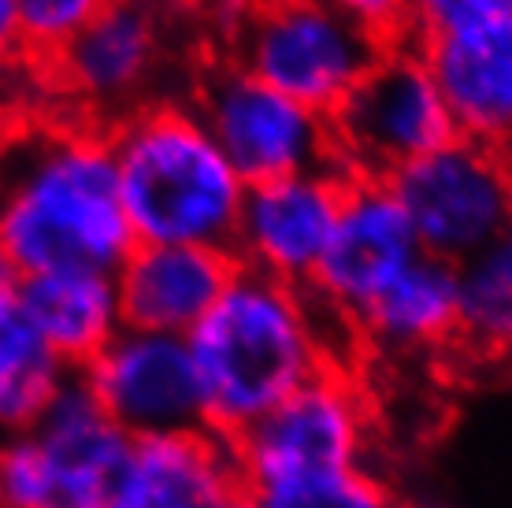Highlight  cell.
Listing matches in <instances>:
<instances>
[{"label": "cell", "mask_w": 512, "mask_h": 508, "mask_svg": "<svg viewBox=\"0 0 512 508\" xmlns=\"http://www.w3.org/2000/svg\"><path fill=\"white\" fill-rule=\"evenodd\" d=\"M108 145L134 242L231 249L245 182L193 104H141L112 123Z\"/></svg>", "instance_id": "obj_3"}, {"label": "cell", "mask_w": 512, "mask_h": 508, "mask_svg": "<svg viewBox=\"0 0 512 508\" xmlns=\"http://www.w3.org/2000/svg\"><path fill=\"white\" fill-rule=\"evenodd\" d=\"M446 101L457 138L512 153V15L472 23L416 41Z\"/></svg>", "instance_id": "obj_13"}, {"label": "cell", "mask_w": 512, "mask_h": 508, "mask_svg": "<svg viewBox=\"0 0 512 508\" xmlns=\"http://www.w3.org/2000/svg\"><path fill=\"white\" fill-rule=\"evenodd\" d=\"M227 508H275V505H268L264 497H256V494H249V490H242V494H234L231 501H227Z\"/></svg>", "instance_id": "obj_26"}, {"label": "cell", "mask_w": 512, "mask_h": 508, "mask_svg": "<svg viewBox=\"0 0 512 508\" xmlns=\"http://www.w3.org/2000/svg\"><path fill=\"white\" fill-rule=\"evenodd\" d=\"M420 238L383 178H349L331 245L305 290L327 316H357L420 256Z\"/></svg>", "instance_id": "obj_11"}, {"label": "cell", "mask_w": 512, "mask_h": 508, "mask_svg": "<svg viewBox=\"0 0 512 508\" xmlns=\"http://www.w3.org/2000/svg\"><path fill=\"white\" fill-rule=\"evenodd\" d=\"M327 316L305 286L238 267L208 316L193 327L208 431L238 438L312 382L334 356Z\"/></svg>", "instance_id": "obj_2"}, {"label": "cell", "mask_w": 512, "mask_h": 508, "mask_svg": "<svg viewBox=\"0 0 512 508\" xmlns=\"http://www.w3.org/2000/svg\"><path fill=\"white\" fill-rule=\"evenodd\" d=\"M19 30H23V56L49 64L67 41H75L108 0H15Z\"/></svg>", "instance_id": "obj_21"}, {"label": "cell", "mask_w": 512, "mask_h": 508, "mask_svg": "<svg viewBox=\"0 0 512 508\" xmlns=\"http://www.w3.org/2000/svg\"><path fill=\"white\" fill-rule=\"evenodd\" d=\"M461 338L483 356H512V227L457 264Z\"/></svg>", "instance_id": "obj_20"}, {"label": "cell", "mask_w": 512, "mask_h": 508, "mask_svg": "<svg viewBox=\"0 0 512 508\" xmlns=\"http://www.w3.org/2000/svg\"><path fill=\"white\" fill-rule=\"evenodd\" d=\"M353 331L390 356L431 353L457 342L461 334L457 264L420 253L360 312Z\"/></svg>", "instance_id": "obj_18"}, {"label": "cell", "mask_w": 512, "mask_h": 508, "mask_svg": "<svg viewBox=\"0 0 512 508\" xmlns=\"http://www.w3.org/2000/svg\"><path fill=\"white\" fill-rule=\"evenodd\" d=\"M420 508H449V505H420Z\"/></svg>", "instance_id": "obj_28"}, {"label": "cell", "mask_w": 512, "mask_h": 508, "mask_svg": "<svg viewBox=\"0 0 512 508\" xmlns=\"http://www.w3.org/2000/svg\"><path fill=\"white\" fill-rule=\"evenodd\" d=\"M420 249L464 264L512 227V153L453 138L390 178Z\"/></svg>", "instance_id": "obj_9"}, {"label": "cell", "mask_w": 512, "mask_h": 508, "mask_svg": "<svg viewBox=\"0 0 512 508\" xmlns=\"http://www.w3.org/2000/svg\"><path fill=\"white\" fill-rule=\"evenodd\" d=\"M4 149H8V141H4V130H0V160H4Z\"/></svg>", "instance_id": "obj_27"}, {"label": "cell", "mask_w": 512, "mask_h": 508, "mask_svg": "<svg viewBox=\"0 0 512 508\" xmlns=\"http://www.w3.org/2000/svg\"><path fill=\"white\" fill-rule=\"evenodd\" d=\"M479 15H512V0H472Z\"/></svg>", "instance_id": "obj_25"}, {"label": "cell", "mask_w": 512, "mask_h": 508, "mask_svg": "<svg viewBox=\"0 0 512 508\" xmlns=\"http://www.w3.org/2000/svg\"><path fill=\"white\" fill-rule=\"evenodd\" d=\"M78 375L134 442L208 427L201 371L182 334L123 327Z\"/></svg>", "instance_id": "obj_10"}, {"label": "cell", "mask_w": 512, "mask_h": 508, "mask_svg": "<svg viewBox=\"0 0 512 508\" xmlns=\"http://www.w3.org/2000/svg\"><path fill=\"white\" fill-rule=\"evenodd\" d=\"M193 108L245 186L338 167L327 115L297 104L231 60L205 67Z\"/></svg>", "instance_id": "obj_8"}, {"label": "cell", "mask_w": 512, "mask_h": 508, "mask_svg": "<svg viewBox=\"0 0 512 508\" xmlns=\"http://www.w3.org/2000/svg\"><path fill=\"white\" fill-rule=\"evenodd\" d=\"M349 23L372 34L379 45H409L412 38V0H327Z\"/></svg>", "instance_id": "obj_23"}, {"label": "cell", "mask_w": 512, "mask_h": 508, "mask_svg": "<svg viewBox=\"0 0 512 508\" xmlns=\"http://www.w3.org/2000/svg\"><path fill=\"white\" fill-rule=\"evenodd\" d=\"M116 156L101 127L34 130L0 160V256L26 275L112 271L134 249Z\"/></svg>", "instance_id": "obj_1"}, {"label": "cell", "mask_w": 512, "mask_h": 508, "mask_svg": "<svg viewBox=\"0 0 512 508\" xmlns=\"http://www.w3.org/2000/svg\"><path fill=\"white\" fill-rule=\"evenodd\" d=\"M160 52L164 23L156 0H108V8L41 67L71 101L101 112L138 101L160 67Z\"/></svg>", "instance_id": "obj_14"}, {"label": "cell", "mask_w": 512, "mask_h": 508, "mask_svg": "<svg viewBox=\"0 0 512 508\" xmlns=\"http://www.w3.org/2000/svg\"><path fill=\"white\" fill-rule=\"evenodd\" d=\"M275 508H405L397 501L394 486L368 464L346 475H331L323 483L301 486L294 494L268 501Z\"/></svg>", "instance_id": "obj_22"}, {"label": "cell", "mask_w": 512, "mask_h": 508, "mask_svg": "<svg viewBox=\"0 0 512 508\" xmlns=\"http://www.w3.org/2000/svg\"><path fill=\"white\" fill-rule=\"evenodd\" d=\"M227 60L312 112L331 115L383 45L327 0H212Z\"/></svg>", "instance_id": "obj_4"}, {"label": "cell", "mask_w": 512, "mask_h": 508, "mask_svg": "<svg viewBox=\"0 0 512 508\" xmlns=\"http://www.w3.org/2000/svg\"><path fill=\"white\" fill-rule=\"evenodd\" d=\"M334 160L349 178H390L457 138L416 45H386L331 115Z\"/></svg>", "instance_id": "obj_7"}, {"label": "cell", "mask_w": 512, "mask_h": 508, "mask_svg": "<svg viewBox=\"0 0 512 508\" xmlns=\"http://www.w3.org/2000/svg\"><path fill=\"white\" fill-rule=\"evenodd\" d=\"M134 449L78 371L34 427L0 442V508H108Z\"/></svg>", "instance_id": "obj_6"}, {"label": "cell", "mask_w": 512, "mask_h": 508, "mask_svg": "<svg viewBox=\"0 0 512 508\" xmlns=\"http://www.w3.org/2000/svg\"><path fill=\"white\" fill-rule=\"evenodd\" d=\"M23 308L41 342L67 371H82L127 323L112 271L64 267L19 282Z\"/></svg>", "instance_id": "obj_17"}, {"label": "cell", "mask_w": 512, "mask_h": 508, "mask_svg": "<svg viewBox=\"0 0 512 508\" xmlns=\"http://www.w3.org/2000/svg\"><path fill=\"white\" fill-rule=\"evenodd\" d=\"M242 494L231 438L186 431L138 438L108 508H227Z\"/></svg>", "instance_id": "obj_16"}, {"label": "cell", "mask_w": 512, "mask_h": 508, "mask_svg": "<svg viewBox=\"0 0 512 508\" xmlns=\"http://www.w3.org/2000/svg\"><path fill=\"white\" fill-rule=\"evenodd\" d=\"M349 175L342 167L297 171L245 186L231 253L238 267L308 286L331 245Z\"/></svg>", "instance_id": "obj_12"}, {"label": "cell", "mask_w": 512, "mask_h": 508, "mask_svg": "<svg viewBox=\"0 0 512 508\" xmlns=\"http://www.w3.org/2000/svg\"><path fill=\"white\" fill-rule=\"evenodd\" d=\"M205 4H212V0H205Z\"/></svg>", "instance_id": "obj_29"}, {"label": "cell", "mask_w": 512, "mask_h": 508, "mask_svg": "<svg viewBox=\"0 0 512 508\" xmlns=\"http://www.w3.org/2000/svg\"><path fill=\"white\" fill-rule=\"evenodd\" d=\"M19 282V271L0 256V434L34 427L71 375L34 331Z\"/></svg>", "instance_id": "obj_19"}, {"label": "cell", "mask_w": 512, "mask_h": 508, "mask_svg": "<svg viewBox=\"0 0 512 508\" xmlns=\"http://www.w3.org/2000/svg\"><path fill=\"white\" fill-rule=\"evenodd\" d=\"M231 445L242 490L275 501L368 464L372 401L346 364H331Z\"/></svg>", "instance_id": "obj_5"}, {"label": "cell", "mask_w": 512, "mask_h": 508, "mask_svg": "<svg viewBox=\"0 0 512 508\" xmlns=\"http://www.w3.org/2000/svg\"><path fill=\"white\" fill-rule=\"evenodd\" d=\"M231 249L208 245H134L119 264L116 286L123 323L138 331L186 334L208 316L234 279Z\"/></svg>", "instance_id": "obj_15"}, {"label": "cell", "mask_w": 512, "mask_h": 508, "mask_svg": "<svg viewBox=\"0 0 512 508\" xmlns=\"http://www.w3.org/2000/svg\"><path fill=\"white\" fill-rule=\"evenodd\" d=\"M23 56V30H19V8L15 0H0V67Z\"/></svg>", "instance_id": "obj_24"}]
</instances>
